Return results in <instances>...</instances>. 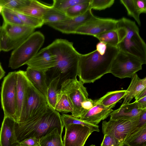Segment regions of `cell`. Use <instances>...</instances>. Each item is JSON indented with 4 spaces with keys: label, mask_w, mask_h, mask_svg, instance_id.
<instances>
[{
    "label": "cell",
    "mask_w": 146,
    "mask_h": 146,
    "mask_svg": "<svg viewBox=\"0 0 146 146\" xmlns=\"http://www.w3.org/2000/svg\"><path fill=\"white\" fill-rule=\"evenodd\" d=\"M120 146H128L127 145L123 143Z\"/></svg>",
    "instance_id": "47"
},
{
    "label": "cell",
    "mask_w": 146,
    "mask_h": 146,
    "mask_svg": "<svg viewBox=\"0 0 146 146\" xmlns=\"http://www.w3.org/2000/svg\"><path fill=\"white\" fill-rule=\"evenodd\" d=\"M59 77L52 80L47 86L46 100L48 105L54 109L58 90Z\"/></svg>",
    "instance_id": "29"
},
{
    "label": "cell",
    "mask_w": 146,
    "mask_h": 146,
    "mask_svg": "<svg viewBox=\"0 0 146 146\" xmlns=\"http://www.w3.org/2000/svg\"><path fill=\"white\" fill-rule=\"evenodd\" d=\"M11 10L26 26L35 29L37 28L41 27L44 24L41 19L25 14L15 10Z\"/></svg>",
    "instance_id": "30"
},
{
    "label": "cell",
    "mask_w": 146,
    "mask_h": 146,
    "mask_svg": "<svg viewBox=\"0 0 146 146\" xmlns=\"http://www.w3.org/2000/svg\"><path fill=\"white\" fill-rule=\"evenodd\" d=\"M31 0H0V5L3 7L15 9L28 5Z\"/></svg>",
    "instance_id": "36"
},
{
    "label": "cell",
    "mask_w": 146,
    "mask_h": 146,
    "mask_svg": "<svg viewBox=\"0 0 146 146\" xmlns=\"http://www.w3.org/2000/svg\"><path fill=\"white\" fill-rule=\"evenodd\" d=\"M68 17L64 13L53 7L52 5L46 11L42 20L44 24L47 25L59 22Z\"/></svg>",
    "instance_id": "27"
},
{
    "label": "cell",
    "mask_w": 146,
    "mask_h": 146,
    "mask_svg": "<svg viewBox=\"0 0 146 146\" xmlns=\"http://www.w3.org/2000/svg\"><path fill=\"white\" fill-rule=\"evenodd\" d=\"M48 106L44 96L31 82L28 88L24 108L17 123H20L27 121L46 110Z\"/></svg>",
    "instance_id": "8"
},
{
    "label": "cell",
    "mask_w": 146,
    "mask_h": 146,
    "mask_svg": "<svg viewBox=\"0 0 146 146\" xmlns=\"http://www.w3.org/2000/svg\"><path fill=\"white\" fill-rule=\"evenodd\" d=\"M123 143L116 139L109 134L104 135L100 146H120Z\"/></svg>",
    "instance_id": "38"
},
{
    "label": "cell",
    "mask_w": 146,
    "mask_h": 146,
    "mask_svg": "<svg viewBox=\"0 0 146 146\" xmlns=\"http://www.w3.org/2000/svg\"><path fill=\"white\" fill-rule=\"evenodd\" d=\"M35 29L24 25L3 22L0 32V48L8 52L13 50L33 33Z\"/></svg>",
    "instance_id": "6"
},
{
    "label": "cell",
    "mask_w": 146,
    "mask_h": 146,
    "mask_svg": "<svg viewBox=\"0 0 146 146\" xmlns=\"http://www.w3.org/2000/svg\"><path fill=\"white\" fill-rule=\"evenodd\" d=\"M5 72L0 62V80L4 76Z\"/></svg>",
    "instance_id": "45"
},
{
    "label": "cell",
    "mask_w": 146,
    "mask_h": 146,
    "mask_svg": "<svg viewBox=\"0 0 146 146\" xmlns=\"http://www.w3.org/2000/svg\"><path fill=\"white\" fill-rule=\"evenodd\" d=\"M135 4L140 14L146 13V0H135Z\"/></svg>",
    "instance_id": "42"
},
{
    "label": "cell",
    "mask_w": 146,
    "mask_h": 146,
    "mask_svg": "<svg viewBox=\"0 0 146 146\" xmlns=\"http://www.w3.org/2000/svg\"><path fill=\"white\" fill-rule=\"evenodd\" d=\"M44 40L42 33L34 32L13 50L9 60V67L15 69L26 64L37 53Z\"/></svg>",
    "instance_id": "5"
},
{
    "label": "cell",
    "mask_w": 146,
    "mask_h": 146,
    "mask_svg": "<svg viewBox=\"0 0 146 146\" xmlns=\"http://www.w3.org/2000/svg\"><path fill=\"white\" fill-rule=\"evenodd\" d=\"M121 3L125 7L128 15L133 17L139 26L141 25L140 13L135 0H120Z\"/></svg>",
    "instance_id": "33"
},
{
    "label": "cell",
    "mask_w": 146,
    "mask_h": 146,
    "mask_svg": "<svg viewBox=\"0 0 146 146\" xmlns=\"http://www.w3.org/2000/svg\"><path fill=\"white\" fill-rule=\"evenodd\" d=\"M1 51V49H0V51Z\"/></svg>",
    "instance_id": "50"
},
{
    "label": "cell",
    "mask_w": 146,
    "mask_h": 146,
    "mask_svg": "<svg viewBox=\"0 0 146 146\" xmlns=\"http://www.w3.org/2000/svg\"><path fill=\"white\" fill-rule=\"evenodd\" d=\"M61 120L64 126L71 124L82 125L90 129L93 132H99V126L95 125L82 119L75 117L72 115L62 114L61 115Z\"/></svg>",
    "instance_id": "28"
},
{
    "label": "cell",
    "mask_w": 146,
    "mask_h": 146,
    "mask_svg": "<svg viewBox=\"0 0 146 146\" xmlns=\"http://www.w3.org/2000/svg\"><path fill=\"white\" fill-rule=\"evenodd\" d=\"M17 77V71L9 73L4 79L1 92V105L4 116L11 117L15 121Z\"/></svg>",
    "instance_id": "9"
},
{
    "label": "cell",
    "mask_w": 146,
    "mask_h": 146,
    "mask_svg": "<svg viewBox=\"0 0 146 146\" xmlns=\"http://www.w3.org/2000/svg\"><path fill=\"white\" fill-rule=\"evenodd\" d=\"M1 14L4 22L12 25H25L11 9L3 7Z\"/></svg>",
    "instance_id": "34"
},
{
    "label": "cell",
    "mask_w": 146,
    "mask_h": 146,
    "mask_svg": "<svg viewBox=\"0 0 146 146\" xmlns=\"http://www.w3.org/2000/svg\"><path fill=\"white\" fill-rule=\"evenodd\" d=\"M64 127L59 112L49 105L46 110L27 121L20 123L16 122L15 130L17 139L20 142L31 137L39 139L55 128L62 135Z\"/></svg>",
    "instance_id": "2"
},
{
    "label": "cell",
    "mask_w": 146,
    "mask_h": 146,
    "mask_svg": "<svg viewBox=\"0 0 146 146\" xmlns=\"http://www.w3.org/2000/svg\"><path fill=\"white\" fill-rule=\"evenodd\" d=\"M84 84L76 78L66 80L60 88L66 94L72 104L73 111L71 115L79 118L82 116V104L88 98V94Z\"/></svg>",
    "instance_id": "10"
},
{
    "label": "cell",
    "mask_w": 146,
    "mask_h": 146,
    "mask_svg": "<svg viewBox=\"0 0 146 146\" xmlns=\"http://www.w3.org/2000/svg\"><path fill=\"white\" fill-rule=\"evenodd\" d=\"M50 6L37 0H31L27 6L13 10L42 19L44 13Z\"/></svg>",
    "instance_id": "22"
},
{
    "label": "cell",
    "mask_w": 146,
    "mask_h": 146,
    "mask_svg": "<svg viewBox=\"0 0 146 146\" xmlns=\"http://www.w3.org/2000/svg\"><path fill=\"white\" fill-rule=\"evenodd\" d=\"M96 17L93 14L92 9H90L80 16L68 18L62 21L47 25L63 33L74 34L78 27Z\"/></svg>",
    "instance_id": "14"
},
{
    "label": "cell",
    "mask_w": 146,
    "mask_h": 146,
    "mask_svg": "<svg viewBox=\"0 0 146 146\" xmlns=\"http://www.w3.org/2000/svg\"><path fill=\"white\" fill-rule=\"evenodd\" d=\"M17 73L16 93V112L15 121L17 123L24 108L27 90L31 82L27 78L25 71L19 70Z\"/></svg>",
    "instance_id": "16"
},
{
    "label": "cell",
    "mask_w": 146,
    "mask_h": 146,
    "mask_svg": "<svg viewBox=\"0 0 146 146\" xmlns=\"http://www.w3.org/2000/svg\"><path fill=\"white\" fill-rule=\"evenodd\" d=\"M1 26L0 25V32L1 31Z\"/></svg>",
    "instance_id": "49"
},
{
    "label": "cell",
    "mask_w": 146,
    "mask_h": 146,
    "mask_svg": "<svg viewBox=\"0 0 146 146\" xmlns=\"http://www.w3.org/2000/svg\"><path fill=\"white\" fill-rule=\"evenodd\" d=\"M57 63L56 55L47 46L38 52L26 64L33 69L46 72L55 66Z\"/></svg>",
    "instance_id": "15"
},
{
    "label": "cell",
    "mask_w": 146,
    "mask_h": 146,
    "mask_svg": "<svg viewBox=\"0 0 146 146\" xmlns=\"http://www.w3.org/2000/svg\"><path fill=\"white\" fill-rule=\"evenodd\" d=\"M94 106L81 119L98 125L100 121L110 116L113 111V107H106L96 103L94 100Z\"/></svg>",
    "instance_id": "19"
},
{
    "label": "cell",
    "mask_w": 146,
    "mask_h": 146,
    "mask_svg": "<svg viewBox=\"0 0 146 146\" xmlns=\"http://www.w3.org/2000/svg\"><path fill=\"white\" fill-rule=\"evenodd\" d=\"M54 110L63 114L73 111L72 104L66 94L60 89L57 94V100Z\"/></svg>",
    "instance_id": "25"
},
{
    "label": "cell",
    "mask_w": 146,
    "mask_h": 146,
    "mask_svg": "<svg viewBox=\"0 0 146 146\" xmlns=\"http://www.w3.org/2000/svg\"><path fill=\"white\" fill-rule=\"evenodd\" d=\"M89 146H96L95 145H91Z\"/></svg>",
    "instance_id": "48"
},
{
    "label": "cell",
    "mask_w": 146,
    "mask_h": 146,
    "mask_svg": "<svg viewBox=\"0 0 146 146\" xmlns=\"http://www.w3.org/2000/svg\"><path fill=\"white\" fill-rule=\"evenodd\" d=\"M64 127L65 130L63 146H84L93 132L89 127L81 125L71 124Z\"/></svg>",
    "instance_id": "13"
},
{
    "label": "cell",
    "mask_w": 146,
    "mask_h": 146,
    "mask_svg": "<svg viewBox=\"0 0 146 146\" xmlns=\"http://www.w3.org/2000/svg\"><path fill=\"white\" fill-rule=\"evenodd\" d=\"M87 0H54L52 6L64 13L69 8L79 3L86 1Z\"/></svg>",
    "instance_id": "35"
},
{
    "label": "cell",
    "mask_w": 146,
    "mask_h": 146,
    "mask_svg": "<svg viewBox=\"0 0 146 146\" xmlns=\"http://www.w3.org/2000/svg\"><path fill=\"white\" fill-rule=\"evenodd\" d=\"M129 85L126 90L123 97L124 100L122 105L130 103V102L145 90L146 89V77L141 79L136 73L131 78Z\"/></svg>",
    "instance_id": "21"
},
{
    "label": "cell",
    "mask_w": 146,
    "mask_h": 146,
    "mask_svg": "<svg viewBox=\"0 0 146 146\" xmlns=\"http://www.w3.org/2000/svg\"><path fill=\"white\" fill-rule=\"evenodd\" d=\"M146 109L138 108L135 102L121 105L117 109L113 110L110 114V120L129 119L136 118Z\"/></svg>",
    "instance_id": "18"
},
{
    "label": "cell",
    "mask_w": 146,
    "mask_h": 146,
    "mask_svg": "<svg viewBox=\"0 0 146 146\" xmlns=\"http://www.w3.org/2000/svg\"><path fill=\"white\" fill-rule=\"evenodd\" d=\"M94 100L88 98L85 100L82 104V116L80 119H81L86 113L94 106Z\"/></svg>",
    "instance_id": "40"
},
{
    "label": "cell",
    "mask_w": 146,
    "mask_h": 146,
    "mask_svg": "<svg viewBox=\"0 0 146 146\" xmlns=\"http://www.w3.org/2000/svg\"><path fill=\"white\" fill-rule=\"evenodd\" d=\"M128 146H146V124L137 128L124 140Z\"/></svg>",
    "instance_id": "23"
},
{
    "label": "cell",
    "mask_w": 146,
    "mask_h": 146,
    "mask_svg": "<svg viewBox=\"0 0 146 146\" xmlns=\"http://www.w3.org/2000/svg\"><path fill=\"white\" fill-rule=\"evenodd\" d=\"M62 135L55 128L39 139V146H63Z\"/></svg>",
    "instance_id": "26"
},
{
    "label": "cell",
    "mask_w": 146,
    "mask_h": 146,
    "mask_svg": "<svg viewBox=\"0 0 146 146\" xmlns=\"http://www.w3.org/2000/svg\"><path fill=\"white\" fill-rule=\"evenodd\" d=\"M57 57L56 66L46 72L48 86L54 78L59 77L58 88L66 80L77 78L80 55L72 42L62 39H57L47 46Z\"/></svg>",
    "instance_id": "1"
},
{
    "label": "cell",
    "mask_w": 146,
    "mask_h": 146,
    "mask_svg": "<svg viewBox=\"0 0 146 146\" xmlns=\"http://www.w3.org/2000/svg\"><path fill=\"white\" fill-rule=\"evenodd\" d=\"M126 90L109 92L100 98L95 100L96 102L106 107H114L116 104L123 98Z\"/></svg>",
    "instance_id": "24"
},
{
    "label": "cell",
    "mask_w": 146,
    "mask_h": 146,
    "mask_svg": "<svg viewBox=\"0 0 146 146\" xmlns=\"http://www.w3.org/2000/svg\"><path fill=\"white\" fill-rule=\"evenodd\" d=\"M107 47V45L105 43L100 41L96 45V50L100 54L103 55L106 52Z\"/></svg>",
    "instance_id": "43"
},
{
    "label": "cell",
    "mask_w": 146,
    "mask_h": 146,
    "mask_svg": "<svg viewBox=\"0 0 146 146\" xmlns=\"http://www.w3.org/2000/svg\"><path fill=\"white\" fill-rule=\"evenodd\" d=\"M143 64L137 58L119 51L111 64L109 73L121 79L131 78L142 69Z\"/></svg>",
    "instance_id": "7"
},
{
    "label": "cell",
    "mask_w": 146,
    "mask_h": 146,
    "mask_svg": "<svg viewBox=\"0 0 146 146\" xmlns=\"http://www.w3.org/2000/svg\"><path fill=\"white\" fill-rule=\"evenodd\" d=\"M94 37L100 41L103 42L107 45L117 47L118 43V36L116 29L109 31Z\"/></svg>",
    "instance_id": "31"
},
{
    "label": "cell",
    "mask_w": 146,
    "mask_h": 146,
    "mask_svg": "<svg viewBox=\"0 0 146 146\" xmlns=\"http://www.w3.org/2000/svg\"><path fill=\"white\" fill-rule=\"evenodd\" d=\"M119 50L131 54L146 64V44L135 22L125 17L118 20L116 28Z\"/></svg>",
    "instance_id": "4"
},
{
    "label": "cell",
    "mask_w": 146,
    "mask_h": 146,
    "mask_svg": "<svg viewBox=\"0 0 146 146\" xmlns=\"http://www.w3.org/2000/svg\"><path fill=\"white\" fill-rule=\"evenodd\" d=\"M16 122L11 117L4 116L0 131V146H20L15 130Z\"/></svg>",
    "instance_id": "17"
},
{
    "label": "cell",
    "mask_w": 146,
    "mask_h": 146,
    "mask_svg": "<svg viewBox=\"0 0 146 146\" xmlns=\"http://www.w3.org/2000/svg\"><path fill=\"white\" fill-rule=\"evenodd\" d=\"M135 98V102L138 108L141 110L146 109V89Z\"/></svg>",
    "instance_id": "39"
},
{
    "label": "cell",
    "mask_w": 146,
    "mask_h": 146,
    "mask_svg": "<svg viewBox=\"0 0 146 146\" xmlns=\"http://www.w3.org/2000/svg\"><path fill=\"white\" fill-rule=\"evenodd\" d=\"M3 7L0 5V14L1 13Z\"/></svg>",
    "instance_id": "46"
},
{
    "label": "cell",
    "mask_w": 146,
    "mask_h": 146,
    "mask_svg": "<svg viewBox=\"0 0 146 146\" xmlns=\"http://www.w3.org/2000/svg\"><path fill=\"white\" fill-rule=\"evenodd\" d=\"M107 45L103 55L96 50L86 54H80L78 76L84 84L93 83L109 73L112 62L119 50L117 47Z\"/></svg>",
    "instance_id": "3"
},
{
    "label": "cell",
    "mask_w": 146,
    "mask_h": 146,
    "mask_svg": "<svg viewBox=\"0 0 146 146\" xmlns=\"http://www.w3.org/2000/svg\"><path fill=\"white\" fill-rule=\"evenodd\" d=\"M39 139L35 137L26 139L20 142V146H39Z\"/></svg>",
    "instance_id": "41"
},
{
    "label": "cell",
    "mask_w": 146,
    "mask_h": 146,
    "mask_svg": "<svg viewBox=\"0 0 146 146\" xmlns=\"http://www.w3.org/2000/svg\"><path fill=\"white\" fill-rule=\"evenodd\" d=\"M139 116L129 119L103 121L102 129L104 135L110 134L123 143L125 139L137 128Z\"/></svg>",
    "instance_id": "11"
},
{
    "label": "cell",
    "mask_w": 146,
    "mask_h": 146,
    "mask_svg": "<svg viewBox=\"0 0 146 146\" xmlns=\"http://www.w3.org/2000/svg\"><path fill=\"white\" fill-rule=\"evenodd\" d=\"M25 72L29 80L46 99L47 86L46 72L38 71L29 67H27Z\"/></svg>",
    "instance_id": "20"
},
{
    "label": "cell",
    "mask_w": 146,
    "mask_h": 146,
    "mask_svg": "<svg viewBox=\"0 0 146 146\" xmlns=\"http://www.w3.org/2000/svg\"><path fill=\"white\" fill-rule=\"evenodd\" d=\"M114 0H91L90 9L102 10L110 7L114 4Z\"/></svg>",
    "instance_id": "37"
},
{
    "label": "cell",
    "mask_w": 146,
    "mask_h": 146,
    "mask_svg": "<svg viewBox=\"0 0 146 146\" xmlns=\"http://www.w3.org/2000/svg\"><path fill=\"white\" fill-rule=\"evenodd\" d=\"M146 124V111H144L139 116L137 127H142Z\"/></svg>",
    "instance_id": "44"
},
{
    "label": "cell",
    "mask_w": 146,
    "mask_h": 146,
    "mask_svg": "<svg viewBox=\"0 0 146 146\" xmlns=\"http://www.w3.org/2000/svg\"><path fill=\"white\" fill-rule=\"evenodd\" d=\"M118 20L96 17L78 27L74 34L92 36L94 37L116 29Z\"/></svg>",
    "instance_id": "12"
},
{
    "label": "cell",
    "mask_w": 146,
    "mask_h": 146,
    "mask_svg": "<svg viewBox=\"0 0 146 146\" xmlns=\"http://www.w3.org/2000/svg\"><path fill=\"white\" fill-rule=\"evenodd\" d=\"M91 0L77 4L68 9L65 14L69 18H74L82 15L90 9Z\"/></svg>",
    "instance_id": "32"
}]
</instances>
